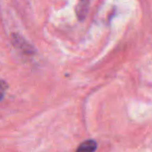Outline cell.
<instances>
[{
	"instance_id": "1",
	"label": "cell",
	"mask_w": 152,
	"mask_h": 152,
	"mask_svg": "<svg viewBox=\"0 0 152 152\" xmlns=\"http://www.w3.org/2000/svg\"><path fill=\"white\" fill-rule=\"evenodd\" d=\"M97 147V144L94 140H88L83 142L80 146L78 147L76 152H94Z\"/></svg>"
},
{
	"instance_id": "2",
	"label": "cell",
	"mask_w": 152,
	"mask_h": 152,
	"mask_svg": "<svg viewBox=\"0 0 152 152\" xmlns=\"http://www.w3.org/2000/svg\"><path fill=\"white\" fill-rule=\"evenodd\" d=\"M6 89H7V84L4 81L0 80V100L3 98L4 93H5Z\"/></svg>"
}]
</instances>
